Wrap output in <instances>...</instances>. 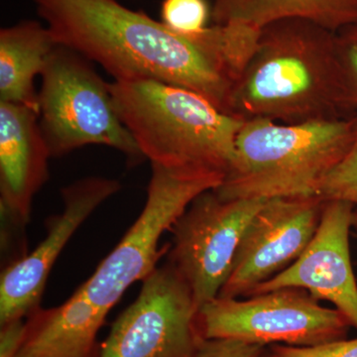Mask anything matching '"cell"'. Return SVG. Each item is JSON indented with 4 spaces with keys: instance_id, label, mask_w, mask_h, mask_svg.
<instances>
[{
    "instance_id": "3957f363",
    "label": "cell",
    "mask_w": 357,
    "mask_h": 357,
    "mask_svg": "<svg viewBox=\"0 0 357 357\" xmlns=\"http://www.w3.org/2000/svg\"><path fill=\"white\" fill-rule=\"evenodd\" d=\"M227 114L286 124L356 114L347 96L337 33L297 18L263 27L232 84Z\"/></svg>"
},
{
    "instance_id": "7402d4cb",
    "label": "cell",
    "mask_w": 357,
    "mask_h": 357,
    "mask_svg": "<svg viewBox=\"0 0 357 357\" xmlns=\"http://www.w3.org/2000/svg\"><path fill=\"white\" fill-rule=\"evenodd\" d=\"M354 227H356L357 229V208H356V213H354Z\"/></svg>"
},
{
    "instance_id": "ac0fdd59",
    "label": "cell",
    "mask_w": 357,
    "mask_h": 357,
    "mask_svg": "<svg viewBox=\"0 0 357 357\" xmlns=\"http://www.w3.org/2000/svg\"><path fill=\"white\" fill-rule=\"evenodd\" d=\"M337 44L349 105L357 114V25L337 32Z\"/></svg>"
},
{
    "instance_id": "5bb4252c",
    "label": "cell",
    "mask_w": 357,
    "mask_h": 357,
    "mask_svg": "<svg viewBox=\"0 0 357 357\" xmlns=\"http://www.w3.org/2000/svg\"><path fill=\"white\" fill-rule=\"evenodd\" d=\"M57 45L49 28L37 21H21L0 30V102L39 112L34 81Z\"/></svg>"
},
{
    "instance_id": "7c38bea8",
    "label": "cell",
    "mask_w": 357,
    "mask_h": 357,
    "mask_svg": "<svg viewBox=\"0 0 357 357\" xmlns=\"http://www.w3.org/2000/svg\"><path fill=\"white\" fill-rule=\"evenodd\" d=\"M121 189L114 178L93 176L61 190L64 210L47 220L46 238L2 270L0 326L24 319L40 307L47 279L66 244L89 215Z\"/></svg>"
},
{
    "instance_id": "5b68a950",
    "label": "cell",
    "mask_w": 357,
    "mask_h": 357,
    "mask_svg": "<svg viewBox=\"0 0 357 357\" xmlns=\"http://www.w3.org/2000/svg\"><path fill=\"white\" fill-rule=\"evenodd\" d=\"M356 136L357 114L297 124L243 121L231 166L215 192L231 199L316 196Z\"/></svg>"
},
{
    "instance_id": "ffe728a7",
    "label": "cell",
    "mask_w": 357,
    "mask_h": 357,
    "mask_svg": "<svg viewBox=\"0 0 357 357\" xmlns=\"http://www.w3.org/2000/svg\"><path fill=\"white\" fill-rule=\"evenodd\" d=\"M268 347L236 340H206L194 357H265Z\"/></svg>"
},
{
    "instance_id": "2e32d148",
    "label": "cell",
    "mask_w": 357,
    "mask_h": 357,
    "mask_svg": "<svg viewBox=\"0 0 357 357\" xmlns=\"http://www.w3.org/2000/svg\"><path fill=\"white\" fill-rule=\"evenodd\" d=\"M317 197L344 201L357 208V136L351 150L319 182Z\"/></svg>"
},
{
    "instance_id": "277c9868",
    "label": "cell",
    "mask_w": 357,
    "mask_h": 357,
    "mask_svg": "<svg viewBox=\"0 0 357 357\" xmlns=\"http://www.w3.org/2000/svg\"><path fill=\"white\" fill-rule=\"evenodd\" d=\"M115 109L151 165L225 177L243 121L206 98L161 82L109 83Z\"/></svg>"
},
{
    "instance_id": "8992f818",
    "label": "cell",
    "mask_w": 357,
    "mask_h": 357,
    "mask_svg": "<svg viewBox=\"0 0 357 357\" xmlns=\"http://www.w3.org/2000/svg\"><path fill=\"white\" fill-rule=\"evenodd\" d=\"M91 61L58 44L41 74L39 126L51 158L102 145L121 152L130 167L145 157L115 109L109 83Z\"/></svg>"
},
{
    "instance_id": "603a6c76",
    "label": "cell",
    "mask_w": 357,
    "mask_h": 357,
    "mask_svg": "<svg viewBox=\"0 0 357 357\" xmlns=\"http://www.w3.org/2000/svg\"><path fill=\"white\" fill-rule=\"evenodd\" d=\"M265 357H271V356H270L269 352L267 351V354H266V356H265Z\"/></svg>"
},
{
    "instance_id": "52a82bcc",
    "label": "cell",
    "mask_w": 357,
    "mask_h": 357,
    "mask_svg": "<svg viewBox=\"0 0 357 357\" xmlns=\"http://www.w3.org/2000/svg\"><path fill=\"white\" fill-rule=\"evenodd\" d=\"M204 340H236L270 347H314L344 340L351 323L307 291L282 288L243 299L217 298L199 310Z\"/></svg>"
},
{
    "instance_id": "d6986e66",
    "label": "cell",
    "mask_w": 357,
    "mask_h": 357,
    "mask_svg": "<svg viewBox=\"0 0 357 357\" xmlns=\"http://www.w3.org/2000/svg\"><path fill=\"white\" fill-rule=\"evenodd\" d=\"M268 352L271 357H357V337L314 347L273 344L268 347Z\"/></svg>"
},
{
    "instance_id": "8fae6325",
    "label": "cell",
    "mask_w": 357,
    "mask_h": 357,
    "mask_svg": "<svg viewBox=\"0 0 357 357\" xmlns=\"http://www.w3.org/2000/svg\"><path fill=\"white\" fill-rule=\"evenodd\" d=\"M50 158L39 112L26 105L0 102L1 249L6 261L27 255L25 227L33 199L48 181Z\"/></svg>"
},
{
    "instance_id": "e0dca14e",
    "label": "cell",
    "mask_w": 357,
    "mask_h": 357,
    "mask_svg": "<svg viewBox=\"0 0 357 357\" xmlns=\"http://www.w3.org/2000/svg\"><path fill=\"white\" fill-rule=\"evenodd\" d=\"M211 9L206 0H163L161 21L182 34L195 35L208 27Z\"/></svg>"
},
{
    "instance_id": "30bf717a",
    "label": "cell",
    "mask_w": 357,
    "mask_h": 357,
    "mask_svg": "<svg viewBox=\"0 0 357 357\" xmlns=\"http://www.w3.org/2000/svg\"><path fill=\"white\" fill-rule=\"evenodd\" d=\"M326 201L317 196L267 199L246 227L218 298H245L293 264L318 229Z\"/></svg>"
},
{
    "instance_id": "6da1fadb",
    "label": "cell",
    "mask_w": 357,
    "mask_h": 357,
    "mask_svg": "<svg viewBox=\"0 0 357 357\" xmlns=\"http://www.w3.org/2000/svg\"><path fill=\"white\" fill-rule=\"evenodd\" d=\"M33 1L58 44L98 63L114 81L181 86L227 114L234 76L223 26L187 35L117 0Z\"/></svg>"
},
{
    "instance_id": "4fadbf2b",
    "label": "cell",
    "mask_w": 357,
    "mask_h": 357,
    "mask_svg": "<svg viewBox=\"0 0 357 357\" xmlns=\"http://www.w3.org/2000/svg\"><path fill=\"white\" fill-rule=\"evenodd\" d=\"M354 213L356 206L351 203L326 201L318 229L306 250L249 296L282 288L303 289L319 302L332 303L357 330V281L349 248Z\"/></svg>"
},
{
    "instance_id": "7a4b0ae2",
    "label": "cell",
    "mask_w": 357,
    "mask_h": 357,
    "mask_svg": "<svg viewBox=\"0 0 357 357\" xmlns=\"http://www.w3.org/2000/svg\"><path fill=\"white\" fill-rule=\"evenodd\" d=\"M152 166L144 208L121 243L93 274L60 306L35 310L25 319L17 357H98V333L105 318L132 284L157 267L170 246L159 248L164 232L204 192L223 178L175 172Z\"/></svg>"
},
{
    "instance_id": "9a60e30c",
    "label": "cell",
    "mask_w": 357,
    "mask_h": 357,
    "mask_svg": "<svg viewBox=\"0 0 357 357\" xmlns=\"http://www.w3.org/2000/svg\"><path fill=\"white\" fill-rule=\"evenodd\" d=\"M305 20L333 32L357 25V0H213L215 25H241L260 31L284 20Z\"/></svg>"
},
{
    "instance_id": "44dd1931",
    "label": "cell",
    "mask_w": 357,
    "mask_h": 357,
    "mask_svg": "<svg viewBox=\"0 0 357 357\" xmlns=\"http://www.w3.org/2000/svg\"><path fill=\"white\" fill-rule=\"evenodd\" d=\"M0 326V357H17L25 337L24 319H17Z\"/></svg>"
},
{
    "instance_id": "9c48e42d",
    "label": "cell",
    "mask_w": 357,
    "mask_h": 357,
    "mask_svg": "<svg viewBox=\"0 0 357 357\" xmlns=\"http://www.w3.org/2000/svg\"><path fill=\"white\" fill-rule=\"evenodd\" d=\"M199 307L167 261L142 281L139 295L112 326L98 357H194L204 338Z\"/></svg>"
},
{
    "instance_id": "ba28073f",
    "label": "cell",
    "mask_w": 357,
    "mask_h": 357,
    "mask_svg": "<svg viewBox=\"0 0 357 357\" xmlns=\"http://www.w3.org/2000/svg\"><path fill=\"white\" fill-rule=\"evenodd\" d=\"M266 201L223 199L211 190L174 223L168 262L189 286L199 310L220 295L246 227Z\"/></svg>"
}]
</instances>
